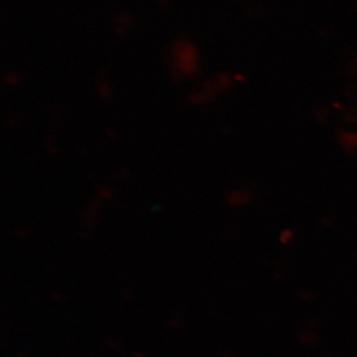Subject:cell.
I'll return each instance as SVG.
<instances>
[{"label": "cell", "mask_w": 357, "mask_h": 357, "mask_svg": "<svg viewBox=\"0 0 357 357\" xmlns=\"http://www.w3.org/2000/svg\"><path fill=\"white\" fill-rule=\"evenodd\" d=\"M175 54L176 58H177L178 70H181L182 74L191 76L194 73H196L198 58H197L196 51L192 46L181 44L176 49Z\"/></svg>", "instance_id": "1"}]
</instances>
